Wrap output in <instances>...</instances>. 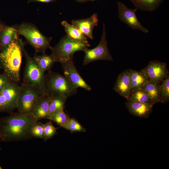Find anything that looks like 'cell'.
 Segmentation results:
<instances>
[{
    "label": "cell",
    "instance_id": "34",
    "mask_svg": "<svg viewBox=\"0 0 169 169\" xmlns=\"http://www.w3.org/2000/svg\"><path fill=\"white\" fill-rule=\"evenodd\" d=\"M1 68H2V67L0 62V70Z\"/></svg>",
    "mask_w": 169,
    "mask_h": 169
},
{
    "label": "cell",
    "instance_id": "19",
    "mask_svg": "<svg viewBox=\"0 0 169 169\" xmlns=\"http://www.w3.org/2000/svg\"><path fill=\"white\" fill-rule=\"evenodd\" d=\"M141 88L148 95L153 105L159 102H162L159 84L149 80Z\"/></svg>",
    "mask_w": 169,
    "mask_h": 169
},
{
    "label": "cell",
    "instance_id": "11",
    "mask_svg": "<svg viewBox=\"0 0 169 169\" xmlns=\"http://www.w3.org/2000/svg\"><path fill=\"white\" fill-rule=\"evenodd\" d=\"M64 76L76 88H81L90 91L91 90L89 85L82 78L76 69L72 59L61 63Z\"/></svg>",
    "mask_w": 169,
    "mask_h": 169
},
{
    "label": "cell",
    "instance_id": "36",
    "mask_svg": "<svg viewBox=\"0 0 169 169\" xmlns=\"http://www.w3.org/2000/svg\"><path fill=\"white\" fill-rule=\"evenodd\" d=\"M2 169V167H1V166L0 165V169Z\"/></svg>",
    "mask_w": 169,
    "mask_h": 169
},
{
    "label": "cell",
    "instance_id": "28",
    "mask_svg": "<svg viewBox=\"0 0 169 169\" xmlns=\"http://www.w3.org/2000/svg\"><path fill=\"white\" fill-rule=\"evenodd\" d=\"M57 128L53 125L51 120L44 124V139L46 141L52 138L57 134Z\"/></svg>",
    "mask_w": 169,
    "mask_h": 169
},
{
    "label": "cell",
    "instance_id": "20",
    "mask_svg": "<svg viewBox=\"0 0 169 169\" xmlns=\"http://www.w3.org/2000/svg\"><path fill=\"white\" fill-rule=\"evenodd\" d=\"M137 9L152 12L156 9L163 0H130Z\"/></svg>",
    "mask_w": 169,
    "mask_h": 169
},
{
    "label": "cell",
    "instance_id": "30",
    "mask_svg": "<svg viewBox=\"0 0 169 169\" xmlns=\"http://www.w3.org/2000/svg\"><path fill=\"white\" fill-rule=\"evenodd\" d=\"M11 82L8 77L4 73L0 74V91Z\"/></svg>",
    "mask_w": 169,
    "mask_h": 169
},
{
    "label": "cell",
    "instance_id": "26",
    "mask_svg": "<svg viewBox=\"0 0 169 169\" xmlns=\"http://www.w3.org/2000/svg\"><path fill=\"white\" fill-rule=\"evenodd\" d=\"M69 118V115L64 112V109H63L54 113L49 119L62 127Z\"/></svg>",
    "mask_w": 169,
    "mask_h": 169
},
{
    "label": "cell",
    "instance_id": "29",
    "mask_svg": "<svg viewBox=\"0 0 169 169\" xmlns=\"http://www.w3.org/2000/svg\"><path fill=\"white\" fill-rule=\"evenodd\" d=\"M44 124L40 122H36L31 130V134L33 137L43 139Z\"/></svg>",
    "mask_w": 169,
    "mask_h": 169
},
{
    "label": "cell",
    "instance_id": "13",
    "mask_svg": "<svg viewBox=\"0 0 169 169\" xmlns=\"http://www.w3.org/2000/svg\"><path fill=\"white\" fill-rule=\"evenodd\" d=\"M98 22L97 14L95 13L87 18L73 20L72 24L77 27L86 37L92 39L93 30L94 27L97 26Z\"/></svg>",
    "mask_w": 169,
    "mask_h": 169
},
{
    "label": "cell",
    "instance_id": "7",
    "mask_svg": "<svg viewBox=\"0 0 169 169\" xmlns=\"http://www.w3.org/2000/svg\"><path fill=\"white\" fill-rule=\"evenodd\" d=\"M23 54L26 61L23 83L33 86L45 94V72L40 67L33 57L30 56L25 49Z\"/></svg>",
    "mask_w": 169,
    "mask_h": 169
},
{
    "label": "cell",
    "instance_id": "16",
    "mask_svg": "<svg viewBox=\"0 0 169 169\" xmlns=\"http://www.w3.org/2000/svg\"><path fill=\"white\" fill-rule=\"evenodd\" d=\"M51 100V96L44 94L38 99L32 114V116L37 121L46 118Z\"/></svg>",
    "mask_w": 169,
    "mask_h": 169
},
{
    "label": "cell",
    "instance_id": "17",
    "mask_svg": "<svg viewBox=\"0 0 169 169\" xmlns=\"http://www.w3.org/2000/svg\"><path fill=\"white\" fill-rule=\"evenodd\" d=\"M17 26H5L0 32V51L3 50L13 41L19 38Z\"/></svg>",
    "mask_w": 169,
    "mask_h": 169
},
{
    "label": "cell",
    "instance_id": "6",
    "mask_svg": "<svg viewBox=\"0 0 169 169\" xmlns=\"http://www.w3.org/2000/svg\"><path fill=\"white\" fill-rule=\"evenodd\" d=\"M44 94H46L36 87L22 83L17 104L18 112L31 115L38 99Z\"/></svg>",
    "mask_w": 169,
    "mask_h": 169
},
{
    "label": "cell",
    "instance_id": "8",
    "mask_svg": "<svg viewBox=\"0 0 169 169\" xmlns=\"http://www.w3.org/2000/svg\"><path fill=\"white\" fill-rule=\"evenodd\" d=\"M84 52L85 54L83 60L84 65L98 60L113 61V58L108 48L105 24H103L102 33L98 45L92 49H87Z\"/></svg>",
    "mask_w": 169,
    "mask_h": 169
},
{
    "label": "cell",
    "instance_id": "10",
    "mask_svg": "<svg viewBox=\"0 0 169 169\" xmlns=\"http://www.w3.org/2000/svg\"><path fill=\"white\" fill-rule=\"evenodd\" d=\"M117 4L118 17L121 21L133 29L138 30L145 33H148V30L141 24L137 18V8L134 9L129 8L120 2H118Z\"/></svg>",
    "mask_w": 169,
    "mask_h": 169
},
{
    "label": "cell",
    "instance_id": "3",
    "mask_svg": "<svg viewBox=\"0 0 169 169\" xmlns=\"http://www.w3.org/2000/svg\"><path fill=\"white\" fill-rule=\"evenodd\" d=\"M90 45L88 42L77 40L66 35L63 36L54 47H50V54L54 62L61 63L72 59L75 53L84 51L88 48Z\"/></svg>",
    "mask_w": 169,
    "mask_h": 169
},
{
    "label": "cell",
    "instance_id": "32",
    "mask_svg": "<svg viewBox=\"0 0 169 169\" xmlns=\"http://www.w3.org/2000/svg\"><path fill=\"white\" fill-rule=\"evenodd\" d=\"M5 26L4 24L0 21V32L3 28Z\"/></svg>",
    "mask_w": 169,
    "mask_h": 169
},
{
    "label": "cell",
    "instance_id": "35",
    "mask_svg": "<svg viewBox=\"0 0 169 169\" xmlns=\"http://www.w3.org/2000/svg\"><path fill=\"white\" fill-rule=\"evenodd\" d=\"M96 0H89V1H94Z\"/></svg>",
    "mask_w": 169,
    "mask_h": 169
},
{
    "label": "cell",
    "instance_id": "27",
    "mask_svg": "<svg viewBox=\"0 0 169 169\" xmlns=\"http://www.w3.org/2000/svg\"><path fill=\"white\" fill-rule=\"evenodd\" d=\"M161 82L160 85V90L161 98L162 103L169 101V75Z\"/></svg>",
    "mask_w": 169,
    "mask_h": 169
},
{
    "label": "cell",
    "instance_id": "25",
    "mask_svg": "<svg viewBox=\"0 0 169 169\" xmlns=\"http://www.w3.org/2000/svg\"><path fill=\"white\" fill-rule=\"evenodd\" d=\"M71 133L76 132H85L86 129L75 118H69L67 122L62 126Z\"/></svg>",
    "mask_w": 169,
    "mask_h": 169
},
{
    "label": "cell",
    "instance_id": "33",
    "mask_svg": "<svg viewBox=\"0 0 169 169\" xmlns=\"http://www.w3.org/2000/svg\"><path fill=\"white\" fill-rule=\"evenodd\" d=\"M77 2H79V3H83L85 2L88 1H89V0H75Z\"/></svg>",
    "mask_w": 169,
    "mask_h": 169
},
{
    "label": "cell",
    "instance_id": "2",
    "mask_svg": "<svg viewBox=\"0 0 169 169\" xmlns=\"http://www.w3.org/2000/svg\"><path fill=\"white\" fill-rule=\"evenodd\" d=\"M24 44L18 38L13 41L0 52V62L4 73L11 82L20 81L22 58Z\"/></svg>",
    "mask_w": 169,
    "mask_h": 169
},
{
    "label": "cell",
    "instance_id": "37",
    "mask_svg": "<svg viewBox=\"0 0 169 169\" xmlns=\"http://www.w3.org/2000/svg\"><path fill=\"white\" fill-rule=\"evenodd\" d=\"M0 141H1V139H0Z\"/></svg>",
    "mask_w": 169,
    "mask_h": 169
},
{
    "label": "cell",
    "instance_id": "22",
    "mask_svg": "<svg viewBox=\"0 0 169 169\" xmlns=\"http://www.w3.org/2000/svg\"><path fill=\"white\" fill-rule=\"evenodd\" d=\"M66 100V99L60 96H51V100L46 118L49 119L54 113L64 109Z\"/></svg>",
    "mask_w": 169,
    "mask_h": 169
},
{
    "label": "cell",
    "instance_id": "15",
    "mask_svg": "<svg viewBox=\"0 0 169 169\" xmlns=\"http://www.w3.org/2000/svg\"><path fill=\"white\" fill-rule=\"evenodd\" d=\"M125 106L132 115L141 118H147L152 112L153 105L128 100Z\"/></svg>",
    "mask_w": 169,
    "mask_h": 169
},
{
    "label": "cell",
    "instance_id": "18",
    "mask_svg": "<svg viewBox=\"0 0 169 169\" xmlns=\"http://www.w3.org/2000/svg\"><path fill=\"white\" fill-rule=\"evenodd\" d=\"M132 89L141 88L149 80L142 70L137 71L128 69Z\"/></svg>",
    "mask_w": 169,
    "mask_h": 169
},
{
    "label": "cell",
    "instance_id": "1",
    "mask_svg": "<svg viewBox=\"0 0 169 169\" xmlns=\"http://www.w3.org/2000/svg\"><path fill=\"white\" fill-rule=\"evenodd\" d=\"M37 121L31 115L19 112L0 119L1 141L5 142L24 141L33 137L32 127Z\"/></svg>",
    "mask_w": 169,
    "mask_h": 169
},
{
    "label": "cell",
    "instance_id": "4",
    "mask_svg": "<svg viewBox=\"0 0 169 169\" xmlns=\"http://www.w3.org/2000/svg\"><path fill=\"white\" fill-rule=\"evenodd\" d=\"M45 93L51 96H60L67 99L77 92V89L64 75L51 70L45 74Z\"/></svg>",
    "mask_w": 169,
    "mask_h": 169
},
{
    "label": "cell",
    "instance_id": "24",
    "mask_svg": "<svg viewBox=\"0 0 169 169\" xmlns=\"http://www.w3.org/2000/svg\"><path fill=\"white\" fill-rule=\"evenodd\" d=\"M127 100L134 102L153 104L148 95L142 88L132 89Z\"/></svg>",
    "mask_w": 169,
    "mask_h": 169
},
{
    "label": "cell",
    "instance_id": "9",
    "mask_svg": "<svg viewBox=\"0 0 169 169\" xmlns=\"http://www.w3.org/2000/svg\"><path fill=\"white\" fill-rule=\"evenodd\" d=\"M20 89L18 83L11 82L0 91V111L13 112L16 108Z\"/></svg>",
    "mask_w": 169,
    "mask_h": 169
},
{
    "label": "cell",
    "instance_id": "23",
    "mask_svg": "<svg viewBox=\"0 0 169 169\" xmlns=\"http://www.w3.org/2000/svg\"><path fill=\"white\" fill-rule=\"evenodd\" d=\"M42 54L39 55L36 54L33 57L40 67L44 72L51 70L54 62L53 57L51 55H48L46 53Z\"/></svg>",
    "mask_w": 169,
    "mask_h": 169
},
{
    "label": "cell",
    "instance_id": "21",
    "mask_svg": "<svg viewBox=\"0 0 169 169\" xmlns=\"http://www.w3.org/2000/svg\"><path fill=\"white\" fill-rule=\"evenodd\" d=\"M61 24L64 28L67 35L74 39L84 42H88L87 38L76 26L69 24L67 21L64 20Z\"/></svg>",
    "mask_w": 169,
    "mask_h": 169
},
{
    "label": "cell",
    "instance_id": "5",
    "mask_svg": "<svg viewBox=\"0 0 169 169\" xmlns=\"http://www.w3.org/2000/svg\"><path fill=\"white\" fill-rule=\"evenodd\" d=\"M19 35L23 36L28 42L35 49L36 53H45L46 50L51 46L52 38L43 34L33 24L25 23L17 26Z\"/></svg>",
    "mask_w": 169,
    "mask_h": 169
},
{
    "label": "cell",
    "instance_id": "31",
    "mask_svg": "<svg viewBox=\"0 0 169 169\" xmlns=\"http://www.w3.org/2000/svg\"><path fill=\"white\" fill-rule=\"evenodd\" d=\"M57 0H28V3L34 2L49 3L55 2Z\"/></svg>",
    "mask_w": 169,
    "mask_h": 169
},
{
    "label": "cell",
    "instance_id": "14",
    "mask_svg": "<svg viewBox=\"0 0 169 169\" xmlns=\"http://www.w3.org/2000/svg\"><path fill=\"white\" fill-rule=\"evenodd\" d=\"M113 89L120 95L127 99L132 89L128 69L119 75Z\"/></svg>",
    "mask_w": 169,
    "mask_h": 169
},
{
    "label": "cell",
    "instance_id": "12",
    "mask_svg": "<svg viewBox=\"0 0 169 169\" xmlns=\"http://www.w3.org/2000/svg\"><path fill=\"white\" fill-rule=\"evenodd\" d=\"M141 70L149 80L158 84L168 75L166 64L158 60L150 61Z\"/></svg>",
    "mask_w": 169,
    "mask_h": 169
}]
</instances>
